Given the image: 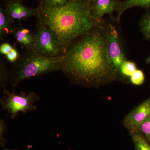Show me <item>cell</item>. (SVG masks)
<instances>
[{
    "instance_id": "obj_1",
    "label": "cell",
    "mask_w": 150,
    "mask_h": 150,
    "mask_svg": "<svg viewBox=\"0 0 150 150\" xmlns=\"http://www.w3.org/2000/svg\"><path fill=\"white\" fill-rule=\"evenodd\" d=\"M65 54L61 71L72 84L96 87L115 77L108 56L101 24L75 41Z\"/></svg>"
},
{
    "instance_id": "obj_2",
    "label": "cell",
    "mask_w": 150,
    "mask_h": 150,
    "mask_svg": "<svg viewBox=\"0 0 150 150\" xmlns=\"http://www.w3.org/2000/svg\"><path fill=\"white\" fill-rule=\"evenodd\" d=\"M38 21L55 35L63 55L75 41L100 25L94 19L91 4L86 0H70L64 5L36 8Z\"/></svg>"
},
{
    "instance_id": "obj_3",
    "label": "cell",
    "mask_w": 150,
    "mask_h": 150,
    "mask_svg": "<svg viewBox=\"0 0 150 150\" xmlns=\"http://www.w3.org/2000/svg\"><path fill=\"white\" fill-rule=\"evenodd\" d=\"M66 54L49 57L33 49H25L9 71L11 85L15 88L22 81L48 73L62 71Z\"/></svg>"
},
{
    "instance_id": "obj_4",
    "label": "cell",
    "mask_w": 150,
    "mask_h": 150,
    "mask_svg": "<svg viewBox=\"0 0 150 150\" xmlns=\"http://www.w3.org/2000/svg\"><path fill=\"white\" fill-rule=\"evenodd\" d=\"M13 89L12 93L6 88L3 89V96L0 102L2 110H7L10 115L11 119L16 118L19 112L25 114L36 109L37 107L33 103L40 100L37 94L34 92H31L27 94L23 91L17 94L15 88Z\"/></svg>"
},
{
    "instance_id": "obj_5",
    "label": "cell",
    "mask_w": 150,
    "mask_h": 150,
    "mask_svg": "<svg viewBox=\"0 0 150 150\" xmlns=\"http://www.w3.org/2000/svg\"><path fill=\"white\" fill-rule=\"evenodd\" d=\"M33 49L38 54L49 57H57L63 55L54 33L38 21L36 25L35 42Z\"/></svg>"
},
{
    "instance_id": "obj_6",
    "label": "cell",
    "mask_w": 150,
    "mask_h": 150,
    "mask_svg": "<svg viewBox=\"0 0 150 150\" xmlns=\"http://www.w3.org/2000/svg\"><path fill=\"white\" fill-rule=\"evenodd\" d=\"M104 34L108 56L116 73L126 61L121 40L115 26L111 23L104 27Z\"/></svg>"
},
{
    "instance_id": "obj_7",
    "label": "cell",
    "mask_w": 150,
    "mask_h": 150,
    "mask_svg": "<svg viewBox=\"0 0 150 150\" xmlns=\"http://www.w3.org/2000/svg\"><path fill=\"white\" fill-rule=\"evenodd\" d=\"M150 116V98L141 103L126 116L124 124L131 131H135Z\"/></svg>"
},
{
    "instance_id": "obj_8",
    "label": "cell",
    "mask_w": 150,
    "mask_h": 150,
    "mask_svg": "<svg viewBox=\"0 0 150 150\" xmlns=\"http://www.w3.org/2000/svg\"><path fill=\"white\" fill-rule=\"evenodd\" d=\"M119 0H96L91 4V12L94 19L101 24L102 18L105 14L111 15L116 11Z\"/></svg>"
},
{
    "instance_id": "obj_9",
    "label": "cell",
    "mask_w": 150,
    "mask_h": 150,
    "mask_svg": "<svg viewBox=\"0 0 150 150\" xmlns=\"http://www.w3.org/2000/svg\"><path fill=\"white\" fill-rule=\"evenodd\" d=\"M5 10L8 16L14 21L23 20L38 16L36 8H29L19 2L6 4Z\"/></svg>"
},
{
    "instance_id": "obj_10",
    "label": "cell",
    "mask_w": 150,
    "mask_h": 150,
    "mask_svg": "<svg viewBox=\"0 0 150 150\" xmlns=\"http://www.w3.org/2000/svg\"><path fill=\"white\" fill-rule=\"evenodd\" d=\"M17 43L25 49H33L35 39V33L19 25L13 33Z\"/></svg>"
},
{
    "instance_id": "obj_11",
    "label": "cell",
    "mask_w": 150,
    "mask_h": 150,
    "mask_svg": "<svg viewBox=\"0 0 150 150\" xmlns=\"http://www.w3.org/2000/svg\"><path fill=\"white\" fill-rule=\"evenodd\" d=\"M134 7H139L150 9V0H124L120 1L116 10L117 13L116 21L119 22L123 13Z\"/></svg>"
},
{
    "instance_id": "obj_12",
    "label": "cell",
    "mask_w": 150,
    "mask_h": 150,
    "mask_svg": "<svg viewBox=\"0 0 150 150\" xmlns=\"http://www.w3.org/2000/svg\"><path fill=\"white\" fill-rule=\"evenodd\" d=\"M15 21L8 16L5 9L0 8V39L2 40L8 35L12 34L16 26Z\"/></svg>"
},
{
    "instance_id": "obj_13",
    "label": "cell",
    "mask_w": 150,
    "mask_h": 150,
    "mask_svg": "<svg viewBox=\"0 0 150 150\" xmlns=\"http://www.w3.org/2000/svg\"><path fill=\"white\" fill-rule=\"evenodd\" d=\"M139 27L145 38L150 41V9L141 18Z\"/></svg>"
},
{
    "instance_id": "obj_14",
    "label": "cell",
    "mask_w": 150,
    "mask_h": 150,
    "mask_svg": "<svg viewBox=\"0 0 150 150\" xmlns=\"http://www.w3.org/2000/svg\"><path fill=\"white\" fill-rule=\"evenodd\" d=\"M135 150H150V144L144 137L139 134H135L133 137Z\"/></svg>"
},
{
    "instance_id": "obj_15",
    "label": "cell",
    "mask_w": 150,
    "mask_h": 150,
    "mask_svg": "<svg viewBox=\"0 0 150 150\" xmlns=\"http://www.w3.org/2000/svg\"><path fill=\"white\" fill-rule=\"evenodd\" d=\"M9 71L8 70L4 62L1 60L0 62V86L1 88H6L8 81Z\"/></svg>"
},
{
    "instance_id": "obj_16",
    "label": "cell",
    "mask_w": 150,
    "mask_h": 150,
    "mask_svg": "<svg viewBox=\"0 0 150 150\" xmlns=\"http://www.w3.org/2000/svg\"><path fill=\"white\" fill-rule=\"evenodd\" d=\"M137 70V66L134 62L126 61L121 65L120 71L124 76L131 77Z\"/></svg>"
},
{
    "instance_id": "obj_17",
    "label": "cell",
    "mask_w": 150,
    "mask_h": 150,
    "mask_svg": "<svg viewBox=\"0 0 150 150\" xmlns=\"http://www.w3.org/2000/svg\"><path fill=\"white\" fill-rule=\"evenodd\" d=\"M130 80L133 84L141 85L144 81V74L141 70L137 69L130 77Z\"/></svg>"
},
{
    "instance_id": "obj_18",
    "label": "cell",
    "mask_w": 150,
    "mask_h": 150,
    "mask_svg": "<svg viewBox=\"0 0 150 150\" xmlns=\"http://www.w3.org/2000/svg\"><path fill=\"white\" fill-rule=\"evenodd\" d=\"M137 130L142 132L146 139L150 142V116L140 125Z\"/></svg>"
},
{
    "instance_id": "obj_19",
    "label": "cell",
    "mask_w": 150,
    "mask_h": 150,
    "mask_svg": "<svg viewBox=\"0 0 150 150\" xmlns=\"http://www.w3.org/2000/svg\"><path fill=\"white\" fill-rule=\"evenodd\" d=\"M70 0H41L40 4L50 7H60L64 5Z\"/></svg>"
},
{
    "instance_id": "obj_20",
    "label": "cell",
    "mask_w": 150,
    "mask_h": 150,
    "mask_svg": "<svg viewBox=\"0 0 150 150\" xmlns=\"http://www.w3.org/2000/svg\"><path fill=\"white\" fill-rule=\"evenodd\" d=\"M19 56L18 51L14 47H13L11 52L6 56V59L7 61L13 64L17 61Z\"/></svg>"
},
{
    "instance_id": "obj_21",
    "label": "cell",
    "mask_w": 150,
    "mask_h": 150,
    "mask_svg": "<svg viewBox=\"0 0 150 150\" xmlns=\"http://www.w3.org/2000/svg\"><path fill=\"white\" fill-rule=\"evenodd\" d=\"M6 130V126L3 118L0 119V142L1 146H4L5 143V140L4 137Z\"/></svg>"
},
{
    "instance_id": "obj_22",
    "label": "cell",
    "mask_w": 150,
    "mask_h": 150,
    "mask_svg": "<svg viewBox=\"0 0 150 150\" xmlns=\"http://www.w3.org/2000/svg\"><path fill=\"white\" fill-rule=\"evenodd\" d=\"M13 47L12 46L10 43L5 42L1 43L0 45V53L1 55H7L11 51Z\"/></svg>"
},
{
    "instance_id": "obj_23",
    "label": "cell",
    "mask_w": 150,
    "mask_h": 150,
    "mask_svg": "<svg viewBox=\"0 0 150 150\" xmlns=\"http://www.w3.org/2000/svg\"><path fill=\"white\" fill-rule=\"evenodd\" d=\"M5 1L7 4H8V3L15 2H21L23 0H4Z\"/></svg>"
},
{
    "instance_id": "obj_24",
    "label": "cell",
    "mask_w": 150,
    "mask_h": 150,
    "mask_svg": "<svg viewBox=\"0 0 150 150\" xmlns=\"http://www.w3.org/2000/svg\"><path fill=\"white\" fill-rule=\"evenodd\" d=\"M88 2L90 3V4H92L95 1H96V0H86Z\"/></svg>"
},
{
    "instance_id": "obj_25",
    "label": "cell",
    "mask_w": 150,
    "mask_h": 150,
    "mask_svg": "<svg viewBox=\"0 0 150 150\" xmlns=\"http://www.w3.org/2000/svg\"><path fill=\"white\" fill-rule=\"evenodd\" d=\"M146 62L147 63H148V64H150V56H149L147 59H146Z\"/></svg>"
},
{
    "instance_id": "obj_26",
    "label": "cell",
    "mask_w": 150,
    "mask_h": 150,
    "mask_svg": "<svg viewBox=\"0 0 150 150\" xmlns=\"http://www.w3.org/2000/svg\"><path fill=\"white\" fill-rule=\"evenodd\" d=\"M4 150H17L16 149H4Z\"/></svg>"
}]
</instances>
